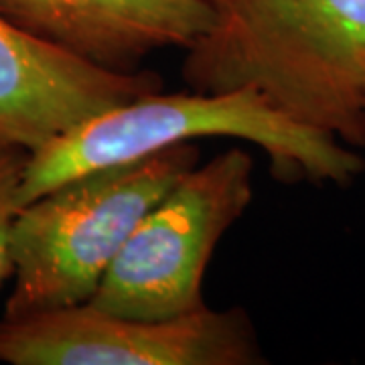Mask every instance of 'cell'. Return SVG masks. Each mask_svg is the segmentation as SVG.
Masks as SVG:
<instances>
[{
  "label": "cell",
  "instance_id": "obj_6",
  "mask_svg": "<svg viewBox=\"0 0 365 365\" xmlns=\"http://www.w3.org/2000/svg\"><path fill=\"white\" fill-rule=\"evenodd\" d=\"M163 90L157 73L108 71L0 14V138L29 153L83 120Z\"/></svg>",
  "mask_w": 365,
  "mask_h": 365
},
{
  "label": "cell",
  "instance_id": "obj_2",
  "mask_svg": "<svg viewBox=\"0 0 365 365\" xmlns=\"http://www.w3.org/2000/svg\"><path fill=\"white\" fill-rule=\"evenodd\" d=\"M211 136L260 146L280 181L347 185L365 169V158L353 146L290 120L256 90L153 91L88 118L29 153L21 207L90 170Z\"/></svg>",
  "mask_w": 365,
  "mask_h": 365
},
{
  "label": "cell",
  "instance_id": "obj_1",
  "mask_svg": "<svg viewBox=\"0 0 365 365\" xmlns=\"http://www.w3.org/2000/svg\"><path fill=\"white\" fill-rule=\"evenodd\" d=\"M189 90L250 88L284 116L365 146V0H209Z\"/></svg>",
  "mask_w": 365,
  "mask_h": 365
},
{
  "label": "cell",
  "instance_id": "obj_4",
  "mask_svg": "<svg viewBox=\"0 0 365 365\" xmlns=\"http://www.w3.org/2000/svg\"><path fill=\"white\" fill-rule=\"evenodd\" d=\"M252 173L254 160L242 148L189 170L134 227L88 302L144 321L205 309V268L252 203Z\"/></svg>",
  "mask_w": 365,
  "mask_h": 365
},
{
  "label": "cell",
  "instance_id": "obj_5",
  "mask_svg": "<svg viewBox=\"0 0 365 365\" xmlns=\"http://www.w3.org/2000/svg\"><path fill=\"white\" fill-rule=\"evenodd\" d=\"M0 361L11 365H256L264 353L248 313L201 309L144 321L90 302L0 319Z\"/></svg>",
  "mask_w": 365,
  "mask_h": 365
},
{
  "label": "cell",
  "instance_id": "obj_8",
  "mask_svg": "<svg viewBox=\"0 0 365 365\" xmlns=\"http://www.w3.org/2000/svg\"><path fill=\"white\" fill-rule=\"evenodd\" d=\"M29 150L0 138V290L13 276L11 235L21 209L19 193Z\"/></svg>",
  "mask_w": 365,
  "mask_h": 365
},
{
  "label": "cell",
  "instance_id": "obj_3",
  "mask_svg": "<svg viewBox=\"0 0 365 365\" xmlns=\"http://www.w3.org/2000/svg\"><path fill=\"white\" fill-rule=\"evenodd\" d=\"M197 165L195 144H175L79 175L23 205L4 317L88 302L134 227Z\"/></svg>",
  "mask_w": 365,
  "mask_h": 365
},
{
  "label": "cell",
  "instance_id": "obj_7",
  "mask_svg": "<svg viewBox=\"0 0 365 365\" xmlns=\"http://www.w3.org/2000/svg\"><path fill=\"white\" fill-rule=\"evenodd\" d=\"M23 31L108 71L130 73L153 53L193 45L211 23L209 0H0Z\"/></svg>",
  "mask_w": 365,
  "mask_h": 365
}]
</instances>
